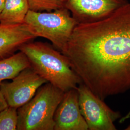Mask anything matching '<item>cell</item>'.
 Instances as JSON below:
<instances>
[{"mask_svg": "<svg viewBox=\"0 0 130 130\" xmlns=\"http://www.w3.org/2000/svg\"><path fill=\"white\" fill-rule=\"evenodd\" d=\"M63 54L103 100L130 89V2L106 19L78 24Z\"/></svg>", "mask_w": 130, "mask_h": 130, "instance_id": "6da1fadb", "label": "cell"}, {"mask_svg": "<svg viewBox=\"0 0 130 130\" xmlns=\"http://www.w3.org/2000/svg\"><path fill=\"white\" fill-rule=\"evenodd\" d=\"M19 51L27 56L38 74L64 92L77 89L82 83L68 57L52 45L33 41L24 44Z\"/></svg>", "mask_w": 130, "mask_h": 130, "instance_id": "7a4b0ae2", "label": "cell"}, {"mask_svg": "<svg viewBox=\"0 0 130 130\" xmlns=\"http://www.w3.org/2000/svg\"><path fill=\"white\" fill-rule=\"evenodd\" d=\"M64 93L49 83L42 85L30 101L18 109L17 130H54L55 113Z\"/></svg>", "mask_w": 130, "mask_h": 130, "instance_id": "3957f363", "label": "cell"}, {"mask_svg": "<svg viewBox=\"0 0 130 130\" xmlns=\"http://www.w3.org/2000/svg\"><path fill=\"white\" fill-rule=\"evenodd\" d=\"M24 23L36 37L48 40L54 47L62 54L78 24L70 11L65 7L47 12L29 10Z\"/></svg>", "mask_w": 130, "mask_h": 130, "instance_id": "277c9868", "label": "cell"}, {"mask_svg": "<svg viewBox=\"0 0 130 130\" xmlns=\"http://www.w3.org/2000/svg\"><path fill=\"white\" fill-rule=\"evenodd\" d=\"M80 111L89 130H115L119 112L111 109L84 84L77 87Z\"/></svg>", "mask_w": 130, "mask_h": 130, "instance_id": "5b68a950", "label": "cell"}, {"mask_svg": "<svg viewBox=\"0 0 130 130\" xmlns=\"http://www.w3.org/2000/svg\"><path fill=\"white\" fill-rule=\"evenodd\" d=\"M12 80L0 84V90L8 106L17 109L30 101L39 88L47 83L31 67L23 70Z\"/></svg>", "mask_w": 130, "mask_h": 130, "instance_id": "8992f818", "label": "cell"}, {"mask_svg": "<svg viewBox=\"0 0 130 130\" xmlns=\"http://www.w3.org/2000/svg\"><path fill=\"white\" fill-rule=\"evenodd\" d=\"M79 24L93 23L106 19L125 5L127 0H62Z\"/></svg>", "mask_w": 130, "mask_h": 130, "instance_id": "52a82bcc", "label": "cell"}, {"mask_svg": "<svg viewBox=\"0 0 130 130\" xmlns=\"http://www.w3.org/2000/svg\"><path fill=\"white\" fill-rule=\"evenodd\" d=\"M54 121V130H88L80 111L77 88L65 92L55 113Z\"/></svg>", "mask_w": 130, "mask_h": 130, "instance_id": "ba28073f", "label": "cell"}, {"mask_svg": "<svg viewBox=\"0 0 130 130\" xmlns=\"http://www.w3.org/2000/svg\"><path fill=\"white\" fill-rule=\"evenodd\" d=\"M36 38L24 23L10 25L0 23V60L13 55L24 44Z\"/></svg>", "mask_w": 130, "mask_h": 130, "instance_id": "9c48e42d", "label": "cell"}, {"mask_svg": "<svg viewBox=\"0 0 130 130\" xmlns=\"http://www.w3.org/2000/svg\"><path fill=\"white\" fill-rule=\"evenodd\" d=\"M29 10L28 0H5L0 23L8 25L24 23Z\"/></svg>", "mask_w": 130, "mask_h": 130, "instance_id": "30bf717a", "label": "cell"}, {"mask_svg": "<svg viewBox=\"0 0 130 130\" xmlns=\"http://www.w3.org/2000/svg\"><path fill=\"white\" fill-rule=\"evenodd\" d=\"M31 67L27 56L20 51L0 60V84L12 79L23 70Z\"/></svg>", "mask_w": 130, "mask_h": 130, "instance_id": "8fae6325", "label": "cell"}, {"mask_svg": "<svg viewBox=\"0 0 130 130\" xmlns=\"http://www.w3.org/2000/svg\"><path fill=\"white\" fill-rule=\"evenodd\" d=\"M18 109L8 107L0 111V130H17Z\"/></svg>", "mask_w": 130, "mask_h": 130, "instance_id": "7c38bea8", "label": "cell"}, {"mask_svg": "<svg viewBox=\"0 0 130 130\" xmlns=\"http://www.w3.org/2000/svg\"><path fill=\"white\" fill-rule=\"evenodd\" d=\"M29 9L35 12H51L64 7L62 0H28Z\"/></svg>", "mask_w": 130, "mask_h": 130, "instance_id": "4fadbf2b", "label": "cell"}, {"mask_svg": "<svg viewBox=\"0 0 130 130\" xmlns=\"http://www.w3.org/2000/svg\"><path fill=\"white\" fill-rule=\"evenodd\" d=\"M8 107H9V106L0 90V111Z\"/></svg>", "mask_w": 130, "mask_h": 130, "instance_id": "5bb4252c", "label": "cell"}, {"mask_svg": "<svg viewBox=\"0 0 130 130\" xmlns=\"http://www.w3.org/2000/svg\"><path fill=\"white\" fill-rule=\"evenodd\" d=\"M5 0H0V14L1 13L3 9L4 8V6L5 5Z\"/></svg>", "mask_w": 130, "mask_h": 130, "instance_id": "9a60e30c", "label": "cell"}, {"mask_svg": "<svg viewBox=\"0 0 130 130\" xmlns=\"http://www.w3.org/2000/svg\"><path fill=\"white\" fill-rule=\"evenodd\" d=\"M126 130H130V125L127 128V129H126Z\"/></svg>", "mask_w": 130, "mask_h": 130, "instance_id": "2e32d148", "label": "cell"}]
</instances>
